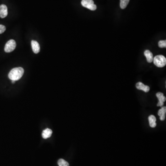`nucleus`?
I'll use <instances>...</instances> for the list:
<instances>
[{"label": "nucleus", "instance_id": "f257e3e1", "mask_svg": "<svg viewBox=\"0 0 166 166\" xmlns=\"http://www.w3.org/2000/svg\"><path fill=\"white\" fill-rule=\"evenodd\" d=\"M24 73V69L21 67H18L12 69L9 73L8 76L11 80L17 81L23 76Z\"/></svg>", "mask_w": 166, "mask_h": 166}, {"label": "nucleus", "instance_id": "f03ea898", "mask_svg": "<svg viewBox=\"0 0 166 166\" xmlns=\"http://www.w3.org/2000/svg\"><path fill=\"white\" fill-rule=\"evenodd\" d=\"M153 62L156 67H163L166 65V59L165 56L163 55H157L154 58Z\"/></svg>", "mask_w": 166, "mask_h": 166}, {"label": "nucleus", "instance_id": "7ed1b4c3", "mask_svg": "<svg viewBox=\"0 0 166 166\" xmlns=\"http://www.w3.org/2000/svg\"><path fill=\"white\" fill-rule=\"evenodd\" d=\"M81 4L83 7L92 11H95L97 8L93 0H82Z\"/></svg>", "mask_w": 166, "mask_h": 166}, {"label": "nucleus", "instance_id": "20e7f679", "mask_svg": "<svg viewBox=\"0 0 166 166\" xmlns=\"http://www.w3.org/2000/svg\"><path fill=\"white\" fill-rule=\"evenodd\" d=\"M16 47V42L13 39L9 40L5 46L4 51L6 53H10L15 50Z\"/></svg>", "mask_w": 166, "mask_h": 166}, {"label": "nucleus", "instance_id": "39448f33", "mask_svg": "<svg viewBox=\"0 0 166 166\" xmlns=\"http://www.w3.org/2000/svg\"><path fill=\"white\" fill-rule=\"evenodd\" d=\"M156 96L159 100V102L157 104V106L162 107L164 105V102L166 101V97L164 96L163 94L161 92H158L156 93Z\"/></svg>", "mask_w": 166, "mask_h": 166}, {"label": "nucleus", "instance_id": "423d86ee", "mask_svg": "<svg viewBox=\"0 0 166 166\" xmlns=\"http://www.w3.org/2000/svg\"><path fill=\"white\" fill-rule=\"evenodd\" d=\"M8 14V8L7 6L4 4L0 5V17L5 18Z\"/></svg>", "mask_w": 166, "mask_h": 166}, {"label": "nucleus", "instance_id": "0eeeda50", "mask_svg": "<svg viewBox=\"0 0 166 166\" xmlns=\"http://www.w3.org/2000/svg\"><path fill=\"white\" fill-rule=\"evenodd\" d=\"M136 88L137 89L145 92H148L150 91V87H148V85H145L142 82H138L136 84Z\"/></svg>", "mask_w": 166, "mask_h": 166}, {"label": "nucleus", "instance_id": "6e6552de", "mask_svg": "<svg viewBox=\"0 0 166 166\" xmlns=\"http://www.w3.org/2000/svg\"><path fill=\"white\" fill-rule=\"evenodd\" d=\"M31 47L33 51L35 54H38L40 52V47L39 43L37 41L33 40L31 42Z\"/></svg>", "mask_w": 166, "mask_h": 166}, {"label": "nucleus", "instance_id": "1a4fd4ad", "mask_svg": "<svg viewBox=\"0 0 166 166\" xmlns=\"http://www.w3.org/2000/svg\"><path fill=\"white\" fill-rule=\"evenodd\" d=\"M166 107H162L159 109L158 112V115L160 116V119L162 121L165 120L166 117Z\"/></svg>", "mask_w": 166, "mask_h": 166}, {"label": "nucleus", "instance_id": "9d476101", "mask_svg": "<svg viewBox=\"0 0 166 166\" xmlns=\"http://www.w3.org/2000/svg\"><path fill=\"white\" fill-rule=\"evenodd\" d=\"M144 54H145V56L146 57L147 61L148 62L151 63L153 62V59H154L153 54L150 50H146L145 51Z\"/></svg>", "mask_w": 166, "mask_h": 166}, {"label": "nucleus", "instance_id": "9b49d317", "mask_svg": "<svg viewBox=\"0 0 166 166\" xmlns=\"http://www.w3.org/2000/svg\"><path fill=\"white\" fill-rule=\"evenodd\" d=\"M52 134V131L49 128H47L43 131L42 137L44 139L49 138Z\"/></svg>", "mask_w": 166, "mask_h": 166}, {"label": "nucleus", "instance_id": "f8f14e48", "mask_svg": "<svg viewBox=\"0 0 166 166\" xmlns=\"http://www.w3.org/2000/svg\"><path fill=\"white\" fill-rule=\"evenodd\" d=\"M149 124L150 126L152 128H154L156 126V119L155 117L153 115H151L149 117Z\"/></svg>", "mask_w": 166, "mask_h": 166}, {"label": "nucleus", "instance_id": "ddd939ff", "mask_svg": "<svg viewBox=\"0 0 166 166\" xmlns=\"http://www.w3.org/2000/svg\"><path fill=\"white\" fill-rule=\"evenodd\" d=\"M130 0H121L120 1V7L121 9H125L128 4Z\"/></svg>", "mask_w": 166, "mask_h": 166}, {"label": "nucleus", "instance_id": "4468645a", "mask_svg": "<svg viewBox=\"0 0 166 166\" xmlns=\"http://www.w3.org/2000/svg\"><path fill=\"white\" fill-rule=\"evenodd\" d=\"M58 164L59 166H69L68 162L65 161L63 159H60L58 161Z\"/></svg>", "mask_w": 166, "mask_h": 166}, {"label": "nucleus", "instance_id": "2eb2a0df", "mask_svg": "<svg viewBox=\"0 0 166 166\" xmlns=\"http://www.w3.org/2000/svg\"><path fill=\"white\" fill-rule=\"evenodd\" d=\"M158 46L160 48H163L166 47V40H161L158 43Z\"/></svg>", "mask_w": 166, "mask_h": 166}, {"label": "nucleus", "instance_id": "dca6fc26", "mask_svg": "<svg viewBox=\"0 0 166 166\" xmlns=\"http://www.w3.org/2000/svg\"><path fill=\"white\" fill-rule=\"evenodd\" d=\"M6 28L4 25H0V34H2L5 32Z\"/></svg>", "mask_w": 166, "mask_h": 166}, {"label": "nucleus", "instance_id": "f3484780", "mask_svg": "<svg viewBox=\"0 0 166 166\" xmlns=\"http://www.w3.org/2000/svg\"><path fill=\"white\" fill-rule=\"evenodd\" d=\"M15 82H16V81H14V80H12V83H13V84H14Z\"/></svg>", "mask_w": 166, "mask_h": 166}]
</instances>
